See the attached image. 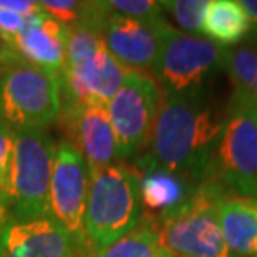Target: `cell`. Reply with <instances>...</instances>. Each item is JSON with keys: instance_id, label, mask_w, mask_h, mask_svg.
<instances>
[{"instance_id": "cell-26", "label": "cell", "mask_w": 257, "mask_h": 257, "mask_svg": "<svg viewBox=\"0 0 257 257\" xmlns=\"http://www.w3.org/2000/svg\"><path fill=\"white\" fill-rule=\"evenodd\" d=\"M239 4L244 9L245 15H247L250 22V30L257 32V0H239Z\"/></svg>"}, {"instance_id": "cell-20", "label": "cell", "mask_w": 257, "mask_h": 257, "mask_svg": "<svg viewBox=\"0 0 257 257\" xmlns=\"http://www.w3.org/2000/svg\"><path fill=\"white\" fill-rule=\"evenodd\" d=\"M207 0H171L162 2L164 12L171 14L182 32L202 35V20Z\"/></svg>"}, {"instance_id": "cell-2", "label": "cell", "mask_w": 257, "mask_h": 257, "mask_svg": "<svg viewBox=\"0 0 257 257\" xmlns=\"http://www.w3.org/2000/svg\"><path fill=\"white\" fill-rule=\"evenodd\" d=\"M141 220V189L132 164L119 161L89 172L85 235L90 250L109 247Z\"/></svg>"}, {"instance_id": "cell-8", "label": "cell", "mask_w": 257, "mask_h": 257, "mask_svg": "<svg viewBox=\"0 0 257 257\" xmlns=\"http://www.w3.org/2000/svg\"><path fill=\"white\" fill-rule=\"evenodd\" d=\"M60 109V84L49 72L19 60L0 74V119L12 131H47Z\"/></svg>"}, {"instance_id": "cell-17", "label": "cell", "mask_w": 257, "mask_h": 257, "mask_svg": "<svg viewBox=\"0 0 257 257\" xmlns=\"http://www.w3.org/2000/svg\"><path fill=\"white\" fill-rule=\"evenodd\" d=\"M250 32L244 9L234 0H210L202 20V35L222 47L242 42Z\"/></svg>"}, {"instance_id": "cell-13", "label": "cell", "mask_w": 257, "mask_h": 257, "mask_svg": "<svg viewBox=\"0 0 257 257\" xmlns=\"http://www.w3.org/2000/svg\"><path fill=\"white\" fill-rule=\"evenodd\" d=\"M0 257H87L70 235L45 215L10 219L0 229Z\"/></svg>"}, {"instance_id": "cell-18", "label": "cell", "mask_w": 257, "mask_h": 257, "mask_svg": "<svg viewBox=\"0 0 257 257\" xmlns=\"http://www.w3.org/2000/svg\"><path fill=\"white\" fill-rule=\"evenodd\" d=\"M87 257H169L161 247L152 222L142 219L136 229L109 247L92 250Z\"/></svg>"}, {"instance_id": "cell-25", "label": "cell", "mask_w": 257, "mask_h": 257, "mask_svg": "<svg viewBox=\"0 0 257 257\" xmlns=\"http://www.w3.org/2000/svg\"><path fill=\"white\" fill-rule=\"evenodd\" d=\"M20 57L15 52V47L12 44V40L0 32V74L9 69L10 65H14L15 62H19Z\"/></svg>"}, {"instance_id": "cell-10", "label": "cell", "mask_w": 257, "mask_h": 257, "mask_svg": "<svg viewBox=\"0 0 257 257\" xmlns=\"http://www.w3.org/2000/svg\"><path fill=\"white\" fill-rule=\"evenodd\" d=\"M89 169L80 152L62 139L55 146L47 215L62 227L84 255L92 250L85 235Z\"/></svg>"}, {"instance_id": "cell-11", "label": "cell", "mask_w": 257, "mask_h": 257, "mask_svg": "<svg viewBox=\"0 0 257 257\" xmlns=\"http://www.w3.org/2000/svg\"><path fill=\"white\" fill-rule=\"evenodd\" d=\"M57 124L84 157L89 172L119 162L114 128L104 104H62Z\"/></svg>"}, {"instance_id": "cell-5", "label": "cell", "mask_w": 257, "mask_h": 257, "mask_svg": "<svg viewBox=\"0 0 257 257\" xmlns=\"http://www.w3.org/2000/svg\"><path fill=\"white\" fill-rule=\"evenodd\" d=\"M225 47L204 35L174 29L162 30L159 54L151 75L162 95L200 97L220 69H224Z\"/></svg>"}, {"instance_id": "cell-14", "label": "cell", "mask_w": 257, "mask_h": 257, "mask_svg": "<svg viewBox=\"0 0 257 257\" xmlns=\"http://www.w3.org/2000/svg\"><path fill=\"white\" fill-rule=\"evenodd\" d=\"M67 40L69 27L42 10L29 19L22 32L12 39V44L20 60L49 72L60 84L67 60Z\"/></svg>"}, {"instance_id": "cell-24", "label": "cell", "mask_w": 257, "mask_h": 257, "mask_svg": "<svg viewBox=\"0 0 257 257\" xmlns=\"http://www.w3.org/2000/svg\"><path fill=\"white\" fill-rule=\"evenodd\" d=\"M27 22H29V19L10 14L7 10H0V32H2L5 37H9L10 40L14 37H17V35L22 32Z\"/></svg>"}, {"instance_id": "cell-27", "label": "cell", "mask_w": 257, "mask_h": 257, "mask_svg": "<svg viewBox=\"0 0 257 257\" xmlns=\"http://www.w3.org/2000/svg\"><path fill=\"white\" fill-rule=\"evenodd\" d=\"M239 95H245L249 100H252V102H255V104H257V77L254 79L252 84H250L247 92H245V94H239Z\"/></svg>"}, {"instance_id": "cell-15", "label": "cell", "mask_w": 257, "mask_h": 257, "mask_svg": "<svg viewBox=\"0 0 257 257\" xmlns=\"http://www.w3.org/2000/svg\"><path fill=\"white\" fill-rule=\"evenodd\" d=\"M132 166L139 176L142 219L151 222L179 209L197 189V184L156 167L144 157L134 161Z\"/></svg>"}, {"instance_id": "cell-6", "label": "cell", "mask_w": 257, "mask_h": 257, "mask_svg": "<svg viewBox=\"0 0 257 257\" xmlns=\"http://www.w3.org/2000/svg\"><path fill=\"white\" fill-rule=\"evenodd\" d=\"M9 174V220L45 217L54 171L55 144L47 131H12Z\"/></svg>"}, {"instance_id": "cell-21", "label": "cell", "mask_w": 257, "mask_h": 257, "mask_svg": "<svg viewBox=\"0 0 257 257\" xmlns=\"http://www.w3.org/2000/svg\"><path fill=\"white\" fill-rule=\"evenodd\" d=\"M14 151V132L0 119V227L9 220V174Z\"/></svg>"}, {"instance_id": "cell-12", "label": "cell", "mask_w": 257, "mask_h": 257, "mask_svg": "<svg viewBox=\"0 0 257 257\" xmlns=\"http://www.w3.org/2000/svg\"><path fill=\"white\" fill-rule=\"evenodd\" d=\"M166 25V19L149 22L109 12L100 32L109 52L120 64L132 70L151 74Z\"/></svg>"}, {"instance_id": "cell-4", "label": "cell", "mask_w": 257, "mask_h": 257, "mask_svg": "<svg viewBox=\"0 0 257 257\" xmlns=\"http://www.w3.org/2000/svg\"><path fill=\"white\" fill-rule=\"evenodd\" d=\"M225 194L215 181L202 182L181 207L152 222L169 257H230L219 219Z\"/></svg>"}, {"instance_id": "cell-19", "label": "cell", "mask_w": 257, "mask_h": 257, "mask_svg": "<svg viewBox=\"0 0 257 257\" xmlns=\"http://www.w3.org/2000/svg\"><path fill=\"white\" fill-rule=\"evenodd\" d=\"M224 69L234 94H245L257 77V32L250 30L242 42L225 47Z\"/></svg>"}, {"instance_id": "cell-3", "label": "cell", "mask_w": 257, "mask_h": 257, "mask_svg": "<svg viewBox=\"0 0 257 257\" xmlns=\"http://www.w3.org/2000/svg\"><path fill=\"white\" fill-rule=\"evenodd\" d=\"M131 72L109 52L99 29L69 27L65 70L60 80L62 104L107 105Z\"/></svg>"}, {"instance_id": "cell-22", "label": "cell", "mask_w": 257, "mask_h": 257, "mask_svg": "<svg viewBox=\"0 0 257 257\" xmlns=\"http://www.w3.org/2000/svg\"><path fill=\"white\" fill-rule=\"evenodd\" d=\"M104 5L109 12L131 19L149 20V22L166 19L162 2H156V0H107Z\"/></svg>"}, {"instance_id": "cell-9", "label": "cell", "mask_w": 257, "mask_h": 257, "mask_svg": "<svg viewBox=\"0 0 257 257\" xmlns=\"http://www.w3.org/2000/svg\"><path fill=\"white\" fill-rule=\"evenodd\" d=\"M162 92L154 77L132 70L107 104L120 162H134L146 152Z\"/></svg>"}, {"instance_id": "cell-1", "label": "cell", "mask_w": 257, "mask_h": 257, "mask_svg": "<svg viewBox=\"0 0 257 257\" xmlns=\"http://www.w3.org/2000/svg\"><path fill=\"white\" fill-rule=\"evenodd\" d=\"M222 117L215 114L205 95H162L151 139L141 157L197 186L214 181Z\"/></svg>"}, {"instance_id": "cell-16", "label": "cell", "mask_w": 257, "mask_h": 257, "mask_svg": "<svg viewBox=\"0 0 257 257\" xmlns=\"http://www.w3.org/2000/svg\"><path fill=\"white\" fill-rule=\"evenodd\" d=\"M219 219L230 257H257V195L225 194Z\"/></svg>"}, {"instance_id": "cell-23", "label": "cell", "mask_w": 257, "mask_h": 257, "mask_svg": "<svg viewBox=\"0 0 257 257\" xmlns=\"http://www.w3.org/2000/svg\"><path fill=\"white\" fill-rule=\"evenodd\" d=\"M0 10H7L10 14L30 19L42 12L40 2L35 0H0Z\"/></svg>"}, {"instance_id": "cell-7", "label": "cell", "mask_w": 257, "mask_h": 257, "mask_svg": "<svg viewBox=\"0 0 257 257\" xmlns=\"http://www.w3.org/2000/svg\"><path fill=\"white\" fill-rule=\"evenodd\" d=\"M214 181L227 194L257 195V104L232 94L222 117Z\"/></svg>"}]
</instances>
